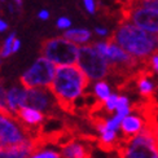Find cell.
Listing matches in <instances>:
<instances>
[{"mask_svg":"<svg viewBox=\"0 0 158 158\" xmlns=\"http://www.w3.org/2000/svg\"><path fill=\"white\" fill-rule=\"evenodd\" d=\"M39 18L40 19H48L49 18V13L47 10H40L39 12Z\"/></svg>","mask_w":158,"mask_h":158,"instance_id":"cell-22","label":"cell"},{"mask_svg":"<svg viewBox=\"0 0 158 158\" xmlns=\"http://www.w3.org/2000/svg\"><path fill=\"white\" fill-rule=\"evenodd\" d=\"M118 97L117 95H110L106 100L104 101V108L106 110V113H113L117 109V104H118Z\"/></svg>","mask_w":158,"mask_h":158,"instance_id":"cell-16","label":"cell"},{"mask_svg":"<svg viewBox=\"0 0 158 158\" xmlns=\"http://www.w3.org/2000/svg\"><path fill=\"white\" fill-rule=\"evenodd\" d=\"M77 65L92 81H100L110 74L109 61L94 45H83L79 48Z\"/></svg>","mask_w":158,"mask_h":158,"instance_id":"cell-5","label":"cell"},{"mask_svg":"<svg viewBox=\"0 0 158 158\" xmlns=\"http://www.w3.org/2000/svg\"><path fill=\"white\" fill-rule=\"evenodd\" d=\"M119 158H158V139L147 126L140 134L127 141H121L117 148Z\"/></svg>","mask_w":158,"mask_h":158,"instance_id":"cell-3","label":"cell"},{"mask_svg":"<svg viewBox=\"0 0 158 158\" xmlns=\"http://www.w3.org/2000/svg\"><path fill=\"white\" fill-rule=\"evenodd\" d=\"M26 102V88L25 87H12L8 91V105L9 109L12 111L13 117L16 119V115L18 113V110L21 109L22 106H25Z\"/></svg>","mask_w":158,"mask_h":158,"instance_id":"cell-12","label":"cell"},{"mask_svg":"<svg viewBox=\"0 0 158 158\" xmlns=\"http://www.w3.org/2000/svg\"><path fill=\"white\" fill-rule=\"evenodd\" d=\"M64 36L75 44H85L91 39V32L85 29H73L68 30Z\"/></svg>","mask_w":158,"mask_h":158,"instance_id":"cell-13","label":"cell"},{"mask_svg":"<svg viewBox=\"0 0 158 158\" xmlns=\"http://www.w3.org/2000/svg\"><path fill=\"white\" fill-rule=\"evenodd\" d=\"M19 45H21V42H19L18 39H15V42H13V45H12V52H13V53L19 49Z\"/></svg>","mask_w":158,"mask_h":158,"instance_id":"cell-21","label":"cell"},{"mask_svg":"<svg viewBox=\"0 0 158 158\" xmlns=\"http://www.w3.org/2000/svg\"><path fill=\"white\" fill-rule=\"evenodd\" d=\"M109 39L140 60H148L158 52V35L127 21H122L118 25Z\"/></svg>","mask_w":158,"mask_h":158,"instance_id":"cell-2","label":"cell"},{"mask_svg":"<svg viewBox=\"0 0 158 158\" xmlns=\"http://www.w3.org/2000/svg\"><path fill=\"white\" fill-rule=\"evenodd\" d=\"M15 2H16V4H17L18 6H21V5H22V0H15Z\"/></svg>","mask_w":158,"mask_h":158,"instance_id":"cell-25","label":"cell"},{"mask_svg":"<svg viewBox=\"0 0 158 158\" xmlns=\"http://www.w3.org/2000/svg\"><path fill=\"white\" fill-rule=\"evenodd\" d=\"M95 31L97 32L98 35H106V34H108V31L105 30V29H101V27H96V30H95Z\"/></svg>","mask_w":158,"mask_h":158,"instance_id":"cell-24","label":"cell"},{"mask_svg":"<svg viewBox=\"0 0 158 158\" xmlns=\"http://www.w3.org/2000/svg\"><path fill=\"white\" fill-rule=\"evenodd\" d=\"M95 95H96V97L98 98V100H101V101L106 100V98L111 95L108 83L104 82V81H98L95 84Z\"/></svg>","mask_w":158,"mask_h":158,"instance_id":"cell-14","label":"cell"},{"mask_svg":"<svg viewBox=\"0 0 158 158\" xmlns=\"http://www.w3.org/2000/svg\"><path fill=\"white\" fill-rule=\"evenodd\" d=\"M123 21L136 25L137 27L158 35V10L124 4L122 9Z\"/></svg>","mask_w":158,"mask_h":158,"instance_id":"cell-7","label":"cell"},{"mask_svg":"<svg viewBox=\"0 0 158 158\" xmlns=\"http://www.w3.org/2000/svg\"><path fill=\"white\" fill-rule=\"evenodd\" d=\"M25 106H30L43 111L45 115H55V110L58 104L56 97L51 92L49 88L35 87L26 89V102Z\"/></svg>","mask_w":158,"mask_h":158,"instance_id":"cell-8","label":"cell"},{"mask_svg":"<svg viewBox=\"0 0 158 158\" xmlns=\"http://www.w3.org/2000/svg\"><path fill=\"white\" fill-rule=\"evenodd\" d=\"M31 158H61V154L53 152V150H44V152H39L34 154Z\"/></svg>","mask_w":158,"mask_h":158,"instance_id":"cell-17","label":"cell"},{"mask_svg":"<svg viewBox=\"0 0 158 158\" xmlns=\"http://www.w3.org/2000/svg\"><path fill=\"white\" fill-rule=\"evenodd\" d=\"M6 29H8V25H6V22H4V21H2V19H0V32L5 31Z\"/></svg>","mask_w":158,"mask_h":158,"instance_id":"cell-23","label":"cell"},{"mask_svg":"<svg viewBox=\"0 0 158 158\" xmlns=\"http://www.w3.org/2000/svg\"><path fill=\"white\" fill-rule=\"evenodd\" d=\"M91 79L78 65H57L49 89L64 111L73 114L77 101L83 96Z\"/></svg>","mask_w":158,"mask_h":158,"instance_id":"cell-1","label":"cell"},{"mask_svg":"<svg viewBox=\"0 0 158 158\" xmlns=\"http://www.w3.org/2000/svg\"><path fill=\"white\" fill-rule=\"evenodd\" d=\"M43 144L40 140L35 139H26L23 143L17 144L15 147L0 148V158H29L39 152Z\"/></svg>","mask_w":158,"mask_h":158,"instance_id":"cell-10","label":"cell"},{"mask_svg":"<svg viewBox=\"0 0 158 158\" xmlns=\"http://www.w3.org/2000/svg\"><path fill=\"white\" fill-rule=\"evenodd\" d=\"M18 124L15 118L0 114V148L15 147L29 139Z\"/></svg>","mask_w":158,"mask_h":158,"instance_id":"cell-9","label":"cell"},{"mask_svg":"<svg viewBox=\"0 0 158 158\" xmlns=\"http://www.w3.org/2000/svg\"><path fill=\"white\" fill-rule=\"evenodd\" d=\"M15 39H16V35H15V32H12V34L6 38L4 45L0 48V57H8L10 53H13L12 52V45H13Z\"/></svg>","mask_w":158,"mask_h":158,"instance_id":"cell-15","label":"cell"},{"mask_svg":"<svg viewBox=\"0 0 158 158\" xmlns=\"http://www.w3.org/2000/svg\"><path fill=\"white\" fill-rule=\"evenodd\" d=\"M145 127V121L141 115H127L123 118L121 123V131H122V140L127 141L132 139L134 136L140 134L143 128Z\"/></svg>","mask_w":158,"mask_h":158,"instance_id":"cell-11","label":"cell"},{"mask_svg":"<svg viewBox=\"0 0 158 158\" xmlns=\"http://www.w3.org/2000/svg\"><path fill=\"white\" fill-rule=\"evenodd\" d=\"M42 55L56 65H73L78 61L79 48L66 38H52L42 43Z\"/></svg>","mask_w":158,"mask_h":158,"instance_id":"cell-4","label":"cell"},{"mask_svg":"<svg viewBox=\"0 0 158 158\" xmlns=\"http://www.w3.org/2000/svg\"><path fill=\"white\" fill-rule=\"evenodd\" d=\"M2 2H4V0H2Z\"/></svg>","mask_w":158,"mask_h":158,"instance_id":"cell-26","label":"cell"},{"mask_svg":"<svg viewBox=\"0 0 158 158\" xmlns=\"http://www.w3.org/2000/svg\"><path fill=\"white\" fill-rule=\"evenodd\" d=\"M56 68L57 65L55 62L43 56L38 58L27 71H25V74L19 78V82L26 89L35 87L48 88L55 78Z\"/></svg>","mask_w":158,"mask_h":158,"instance_id":"cell-6","label":"cell"},{"mask_svg":"<svg viewBox=\"0 0 158 158\" xmlns=\"http://www.w3.org/2000/svg\"><path fill=\"white\" fill-rule=\"evenodd\" d=\"M148 64L154 71V74H158V52H156L154 55H152L148 58Z\"/></svg>","mask_w":158,"mask_h":158,"instance_id":"cell-18","label":"cell"},{"mask_svg":"<svg viewBox=\"0 0 158 158\" xmlns=\"http://www.w3.org/2000/svg\"><path fill=\"white\" fill-rule=\"evenodd\" d=\"M70 19L66 18V17H62V18H58V21H57V27L58 29H68L70 27Z\"/></svg>","mask_w":158,"mask_h":158,"instance_id":"cell-19","label":"cell"},{"mask_svg":"<svg viewBox=\"0 0 158 158\" xmlns=\"http://www.w3.org/2000/svg\"><path fill=\"white\" fill-rule=\"evenodd\" d=\"M83 2H84L85 8H87V10L89 13H95L96 6H95V2H94V0H83Z\"/></svg>","mask_w":158,"mask_h":158,"instance_id":"cell-20","label":"cell"}]
</instances>
